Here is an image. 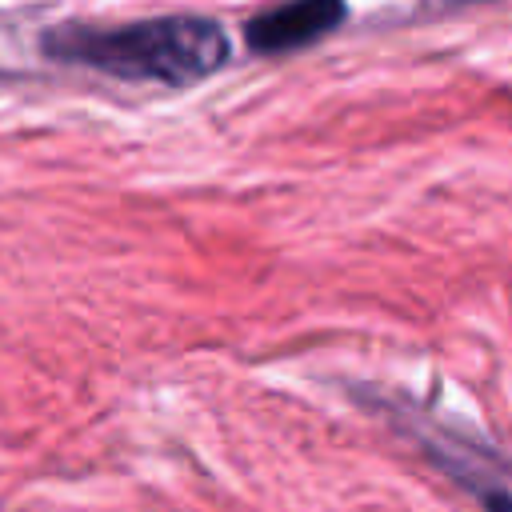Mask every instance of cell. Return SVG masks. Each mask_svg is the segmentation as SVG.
<instances>
[{
    "instance_id": "obj_1",
    "label": "cell",
    "mask_w": 512,
    "mask_h": 512,
    "mask_svg": "<svg viewBox=\"0 0 512 512\" xmlns=\"http://www.w3.org/2000/svg\"><path fill=\"white\" fill-rule=\"evenodd\" d=\"M44 52L116 80H148L188 88L228 60V36L208 16H148L132 24H60L44 36Z\"/></svg>"
},
{
    "instance_id": "obj_2",
    "label": "cell",
    "mask_w": 512,
    "mask_h": 512,
    "mask_svg": "<svg viewBox=\"0 0 512 512\" xmlns=\"http://www.w3.org/2000/svg\"><path fill=\"white\" fill-rule=\"evenodd\" d=\"M412 440L484 512H512V464L496 448L456 436L448 428H428L424 420H412Z\"/></svg>"
},
{
    "instance_id": "obj_3",
    "label": "cell",
    "mask_w": 512,
    "mask_h": 512,
    "mask_svg": "<svg viewBox=\"0 0 512 512\" xmlns=\"http://www.w3.org/2000/svg\"><path fill=\"white\" fill-rule=\"evenodd\" d=\"M348 16L344 4H324V0H308V4H280V8H264L244 24V40L256 52H296L312 40H320L324 32H332L340 20Z\"/></svg>"
}]
</instances>
